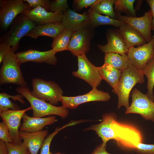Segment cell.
<instances>
[{
    "label": "cell",
    "mask_w": 154,
    "mask_h": 154,
    "mask_svg": "<svg viewBox=\"0 0 154 154\" xmlns=\"http://www.w3.org/2000/svg\"><path fill=\"white\" fill-rule=\"evenodd\" d=\"M86 129L95 131L105 147L111 139L115 140L122 148L128 149H136L138 145L142 143V136L139 130L132 125L119 122L113 113L103 114L102 122Z\"/></svg>",
    "instance_id": "obj_1"
},
{
    "label": "cell",
    "mask_w": 154,
    "mask_h": 154,
    "mask_svg": "<svg viewBox=\"0 0 154 154\" xmlns=\"http://www.w3.org/2000/svg\"><path fill=\"white\" fill-rule=\"evenodd\" d=\"M145 81L142 71L133 66L131 64L129 67L122 72L116 86L112 90L118 97L117 108L122 106L126 109L129 107V98L133 87L137 83L142 84Z\"/></svg>",
    "instance_id": "obj_2"
},
{
    "label": "cell",
    "mask_w": 154,
    "mask_h": 154,
    "mask_svg": "<svg viewBox=\"0 0 154 154\" xmlns=\"http://www.w3.org/2000/svg\"><path fill=\"white\" fill-rule=\"evenodd\" d=\"M17 92L25 97L30 103L33 110V117H43L55 115L65 118L68 115V109L62 106H56L33 96L26 86L16 88Z\"/></svg>",
    "instance_id": "obj_3"
},
{
    "label": "cell",
    "mask_w": 154,
    "mask_h": 154,
    "mask_svg": "<svg viewBox=\"0 0 154 154\" xmlns=\"http://www.w3.org/2000/svg\"><path fill=\"white\" fill-rule=\"evenodd\" d=\"M0 70L1 85L14 84L25 87L27 82L24 79L20 69L21 64L14 52L11 51L5 57Z\"/></svg>",
    "instance_id": "obj_4"
},
{
    "label": "cell",
    "mask_w": 154,
    "mask_h": 154,
    "mask_svg": "<svg viewBox=\"0 0 154 154\" xmlns=\"http://www.w3.org/2000/svg\"><path fill=\"white\" fill-rule=\"evenodd\" d=\"M12 23L10 30L4 36L3 42L8 44L15 52L18 47L21 39L26 36L37 24L23 14L18 15Z\"/></svg>",
    "instance_id": "obj_5"
},
{
    "label": "cell",
    "mask_w": 154,
    "mask_h": 154,
    "mask_svg": "<svg viewBox=\"0 0 154 154\" xmlns=\"http://www.w3.org/2000/svg\"><path fill=\"white\" fill-rule=\"evenodd\" d=\"M32 84L31 93L34 96L54 106L60 101V97L63 92L54 82L34 78L32 80Z\"/></svg>",
    "instance_id": "obj_6"
},
{
    "label": "cell",
    "mask_w": 154,
    "mask_h": 154,
    "mask_svg": "<svg viewBox=\"0 0 154 154\" xmlns=\"http://www.w3.org/2000/svg\"><path fill=\"white\" fill-rule=\"evenodd\" d=\"M131 97V103L125 114H139L145 120L154 122V101L136 88L132 91Z\"/></svg>",
    "instance_id": "obj_7"
},
{
    "label": "cell",
    "mask_w": 154,
    "mask_h": 154,
    "mask_svg": "<svg viewBox=\"0 0 154 154\" xmlns=\"http://www.w3.org/2000/svg\"><path fill=\"white\" fill-rule=\"evenodd\" d=\"M78 69L72 72L74 76L81 79L88 83L92 88H97L102 79L99 72L98 67L92 64L86 54L77 56Z\"/></svg>",
    "instance_id": "obj_8"
},
{
    "label": "cell",
    "mask_w": 154,
    "mask_h": 154,
    "mask_svg": "<svg viewBox=\"0 0 154 154\" xmlns=\"http://www.w3.org/2000/svg\"><path fill=\"white\" fill-rule=\"evenodd\" d=\"M22 0L0 1V23L3 28H7L18 15L31 9Z\"/></svg>",
    "instance_id": "obj_9"
},
{
    "label": "cell",
    "mask_w": 154,
    "mask_h": 154,
    "mask_svg": "<svg viewBox=\"0 0 154 154\" xmlns=\"http://www.w3.org/2000/svg\"><path fill=\"white\" fill-rule=\"evenodd\" d=\"M154 47V35L149 42L137 48H129L127 55L130 64L142 71L148 62L153 58Z\"/></svg>",
    "instance_id": "obj_10"
},
{
    "label": "cell",
    "mask_w": 154,
    "mask_h": 154,
    "mask_svg": "<svg viewBox=\"0 0 154 154\" xmlns=\"http://www.w3.org/2000/svg\"><path fill=\"white\" fill-rule=\"evenodd\" d=\"M110 98L108 92L98 90L97 88H93L90 92L82 95L75 96L62 95L60 98V101L64 107L73 109L83 103L92 101H107Z\"/></svg>",
    "instance_id": "obj_11"
},
{
    "label": "cell",
    "mask_w": 154,
    "mask_h": 154,
    "mask_svg": "<svg viewBox=\"0 0 154 154\" xmlns=\"http://www.w3.org/2000/svg\"><path fill=\"white\" fill-rule=\"evenodd\" d=\"M117 20L121 21L132 27L143 36L146 42H149L152 38L151 33L153 19L151 10L145 13L140 17L123 16L115 13Z\"/></svg>",
    "instance_id": "obj_12"
},
{
    "label": "cell",
    "mask_w": 154,
    "mask_h": 154,
    "mask_svg": "<svg viewBox=\"0 0 154 154\" xmlns=\"http://www.w3.org/2000/svg\"><path fill=\"white\" fill-rule=\"evenodd\" d=\"M31 110H32V108L30 106L24 109L9 110L0 112L1 117L9 129L12 142L22 141L19 131L21 125V121L25 112Z\"/></svg>",
    "instance_id": "obj_13"
},
{
    "label": "cell",
    "mask_w": 154,
    "mask_h": 154,
    "mask_svg": "<svg viewBox=\"0 0 154 154\" xmlns=\"http://www.w3.org/2000/svg\"><path fill=\"white\" fill-rule=\"evenodd\" d=\"M89 28L75 31L71 37L68 48L74 56L86 54L90 48L92 34Z\"/></svg>",
    "instance_id": "obj_14"
},
{
    "label": "cell",
    "mask_w": 154,
    "mask_h": 154,
    "mask_svg": "<svg viewBox=\"0 0 154 154\" xmlns=\"http://www.w3.org/2000/svg\"><path fill=\"white\" fill-rule=\"evenodd\" d=\"M61 23L65 29L73 32L90 27L88 11L80 14L69 9L64 13Z\"/></svg>",
    "instance_id": "obj_15"
},
{
    "label": "cell",
    "mask_w": 154,
    "mask_h": 154,
    "mask_svg": "<svg viewBox=\"0 0 154 154\" xmlns=\"http://www.w3.org/2000/svg\"><path fill=\"white\" fill-rule=\"evenodd\" d=\"M56 53L57 52L52 49L44 51L29 49L18 52L16 54L21 63L33 62L38 63L44 62L54 65L57 61L55 56Z\"/></svg>",
    "instance_id": "obj_16"
},
{
    "label": "cell",
    "mask_w": 154,
    "mask_h": 154,
    "mask_svg": "<svg viewBox=\"0 0 154 154\" xmlns=\"http://www.w3.org/2000/svg\"><path fill=\"white\" fill-rule=\"evenodd\" d=\"M22 14L36 24L40 25L50 23H61L64 12L52 13L38 6L27 9Z\"/></svg>",
    "instance_id": "obj_17"
},
{
    "label": "cell",
    "mask_w": 154,
    "mask_h": 154,
    "mask_svg": "<svg viewBox=\"0 0 154 154\" xmlns=\"http://www.w3.org/2000/svg\"><path fill=\"white\" fill-rule=\"evenodd\" d=\"M107 43L105 45H98V47L102 52L105 53L114 52L121 55L127 54L128 48L127 47L124 40L119 30H111L106 34Z\"/></svg>",
    "instance_id": "obj_18"
},
{
    "label": "cell",
    "mask_w": 154,
    "mask_h": 154,
    "mask_svg": "<svg viewBox=\"0 0 154 154\" xmlns=\"http://www.w3.org/2000/svg\"><path fill=\"white\" fill-rule=\"evenodd\" d=\"M22 119L23 122L19 131L28 132L42 130L45 126L53 124L57 121L55 117L53 115L45 117H37L29 116L25 113Z\"/></svg>",
    "instance_id": "obj_19"
},
{
    "label": "cell",
    "mask_w": 154,
    "mask_h": 154,
    "mask_svg": "<svg viewBox=\"0 0 154 154\" xmlns=\"http://www.w3.org/2000/svg\"><path fill=\"white\" fill-rule=\"evenodd\" d=\"M48 133L47 130L33 132L19 131L20 137L29 150L30 154H37Z\"/></svg>",
    "instance_id": "obj_20"
},
{
    "label": "cell",
    "mask_w": 154,
    "mask_h": 154,
    "mask_svg": "<svg viewBox=\"0 0 154 154\" xmlns=\"http://www.w3.org/2000/svg\"><path fill=\"white\" fill-rule=\"evenodd\" d=\"M65 29L61 23H50L38 25L26 36L35 39L43 36L50 37L54 39Z\"/></svg>",
    "instance_id": "obj_21"
},
{
    "label": "cell",
    "mask_w": 154,
    "mask_h": 154,
    "mask_svg": "<svg viewBox=\"0 0 154 154\" xmlns=\"http://www.w3.org/2000/svg\"><path fill=\"white\" fill-rule=\"evenodd\" d=\"M119 28V31L128 48L135 46H140L146 43V42L141 34L128 24L125 23Z\"/></svg>",
    "instance_id": "obj_22"
},
{
    "label": "cell",
    "mask_w": 154,
    "mask_h": 154,
    "mask_svg": "<svg viewBox=\"0 0 154 154\" xmlns=\"http://www.w3.org/2000/svg\"><path fill=\"white\" fill-rule=\"evenodd\" d=\"M99 74L102 80L106 81L113 88L117 85L121 76L122 71L111 65L105 63L98 67Z\"/></svg>",
    "instance_id": "obj_23"
},
{
    "label": "cell",
    "mask_w": 154,
    "mask_h": 154,
    "mask_svg": "<svg viewBox=\"0 0 154 154\" xmlns=\"http://www.w3.org/2000/svg\"><path fill=\"white\" fill-rule=\"evenodd\" d=\"M87 11L90 19V27L95 28L105 25H112L119 27L125 23L121 21L111 18L108 16L98 14L90 9Z\"/></svg>",
    "instance_id": "obj_24"
},
{
    "label": "cell",
    "mask_w": 154,
    "mask_h": 154,
    "mask_svg": "<svg viewBox=\"0 0 154 154\" xmlns=\"http://www.w3.org/2000/svg\"><path fill=\"white\" fill-rule=\"evenodd\" d=\"M104 63L109 64L122 72L127 68L130 64L126 54L121 55L114 52L105 53Z\"/></svg>",
    "instance_id": "obj_25"
},
{
    "label": "cell",
    "mask_w": 154,
    "mask_h": 154,
    "mask_svg": "<svg viewBox=\"0 0 154 154\" xmlns=\"http://www.w3.org/2000/svg\"><path fill=\"white\" fill-rule=\"evenodd\" d=\"M23 96L19 94L15 96L10 95L4 92L0 93V112L9 110H18L19 107L10 99L11 98L14 101H18L21 103L24 104L25 101L23 99Z\"/></svg>",
    "instance_id": "obj_26"
},
{
    "label": "cell",
    "mask_w": 154,
    "mask_h": 154,
    "mask_svg": "<svg viewBox=\"0 0 154 154\" xmlns=\"http://www.w3.org/2000/svg\"><path fill=\"white\" fill-rule=\"evenodd\" d=\"M115 0H97L90 9L97 13L103 14L114 19L116 14L113 7Z\"/></svg>",
    "instance_id": "obj_27"
},
{
    "label": "cell",
    "mask_w": 154,
    "mask_h": 154,
    "mask_svg": "<svg viewBox=\"0 0 154 154\" xmlns=\"http://www.w3.org/2000/svg\"><path fill=\"white\" fill-rule=\"evenodd\" d=\"M73 33L66 29L64 30L53 39L51 44L52 49L57 52L68 50L70 40Z\"/></svg>",
    "instance_id": "obj_28"
},
{
    "label": "cell",
    "mask_w": 154,
    "mask_h": 154,
    "mask_svg": "<svg viewBox=\"0 0 154 154\" xmlns=\"http://www.w3.org/2000/svg\"><path fill=\"white\" fill-rule=\"evenodd\" d=\"M147 79L146 94L148 97L154 101L153 89L154 87V58L149 61L142 71Z\"/></svg>",
    "instance_id": "obj_29"
},
{
    "label": "cell",
    "mask_w": 154,
    "mask_h": 154,
    "mask_svg": "<svg viewBox=\"0 0 154 154\" xmlns=\"http://www.w3.org/2000/svg\"><path fill=\"white\" fill-rule=\"evenodd\" d=\"M135 0H115L114 5L115 10L118 13L123 12L136 17V11L133 7Z\"/></svg>",
    "instance_id": "obj_30"
},
{
    "label": "cell",
    "mask_w": 154,
    "mask_h": 154,
    "mask_svg": "<svg viewBox=\"0 0 154 154\" xmlns=\"http://www.w3.org/2000/svg\"><path fill=\"white\" fill-rule=\"evenodd\" d=\"M74 123L72 122L69 123L61 127H57L54 131L46 136L44 141L40 148V154H49L50 147L52 141L54 136L60 130L67 127L73 125Z\"/></svg>",
    "instance_id": "obj_31"
},
{
    "label": "cell",
    "mask_w": 154,
    "mask_h": 154,
    "mask_svg": "<svg viewBox=\"0 0 154 154\" xmlns=\"http://www.w3.org/2000/svg\"><path fill=\"white\" fill-rule=\"evenodd\" d=\"M5 143L8 154H30L29 150L22 141Z\"/></svg>",
    "instance_id": "obj_32"
},
{
    "label": "cell",
    "mask_w": 154,
    "mask_h": 154,
    "mask_svg": "<svg viewBox=\"0 0 154 154\" xmlns=\"http://www.w3.org/2000/svg\"><path fill=\"white\" fill-rule=\"evenodd\" d=\"M68 9L67 0H55L51 2L50 12L53 13L59 11L64 13Z\"/></svg>",
    "instance_id": "obj_33"
},
{
    "label": "cell",
    "mask_w": 154,
    "mask_h": 154,
    "mask_svg": "<svg viewBox=\"0 0 154 154\" xmlns=\"http://www.w3.org/2000/svg\"><path fill=\"white\" fill-rule=\"evenodd\" d=\"M26 2L30 7L33 8L38 6L41 7L50 12L51 2L48 0H23Z\"/></svg>",
    "instance_id": "obj_34"
},
{
    "label": "cell",
    "mask_w": 154,
    "mask_h": 154,
    "mask_svg": "<svg viewBox=\"0 0 154 154\" xmlns=\"http://www.w3.org/2000/svg\"><path fill=\"white\" fill-rule=\"evenodd\" d=\"M0 139L5 143L12 142L9 129L3 121L0 123Z\"/></svg>",
    "instance_id": "obj_35"
},
{
    "label": "cell",
    "mask_w": 154,
    "mask_h": 154,
    "mask_svg": "<svg viewBox=\"0 0 154 154\" xmlns=\"http://www.w3.org/2000/svg\"><path fill=\"white\" fill-rule=\"evenodd\" d=\"M97 0H74L73 2V6L75 10L80 11L85 7L91 6Z\"/></svg>",
    "instance_id": "obj_36"
},
{
    "label": "cell",
    "mask_w": 154,
    "mask_h": 154,
    "mask_svg": "<svg viewBox=\"0 0 154 154\" xmlns=\"http://www.w3.org/2000/svg\"><path fill=\"white\" fill-rule=\"evenodd\" d=\"M139 154H154V144L139 143L135 149Z\"/></svg>",
    "instance_id": "obj_37"
},
{
    "label": "cell",
    "mask_w": 154,
    "mask_h": 154,
    "mask_svg": "<svg viewBox=\"0 0 154 154\" xmlns=\"http://www.w3.org/2000/svg\"><path fill=\"white\" fill-rule=\"evenodd\" d=\"M13 51L11 47L7 43L2 42L0 44V63H1L5 56Z\"/></svg>",
    "instance_id": "obj_38"
},
{
    "label": "cell",
    "mask_w": 154,
    "mask_h": 154,
    "mask_svg": "<svg viewBox=\"0 0 154 154\" xmlns=\"http://www.w3.org/2000/svg\"><path fill=\"white\" fill-rule=\"evenodd\" d=\"M92 154H111L107 151L106 147L104 146L101 144L94 151Z\"/></svg>",
    "instance_id": "obj_39"
},
{
    "label": "cell",
    "mask_w": 154,
    "mask_h": 154,
    "mask_svg": "<svg viewBox=\"0 0 154 154\" xmlns=\"http://www.w3.org/2000/svg\"><path fill=\"white\" fill-rule=\"evenodd\" d=\"M145 1L150 6L152 13L153 19L151 29L154 31V0H146Z\"/></svg>",
    "instance_id": "obj_40"
},
{
    "label": "cell",
    "mask_w": 154,
    "mask_h": 154,
    "mask_svg": "<svg viewBox=\"0 0 154 154\" xmlns=\"http://www.w3.org/2000/svg\"><path fill=\"white\" fill-rule=\"evenodd\" d=\"M0 154H8L5 143L0 140Z\"/></svg>",
    "instance_id": "obj_41"
},
{
    "label": "cell",
    "mask_w": 154,
    "mask_h": 154,
    "mask_svg": "<svg viewBox=\"0 0 154 154\" xmlns=\"http://www.w3.org/2000/svg\"><path fill=\"white\" fill-rule=\"evenodd\" d=\"M52 154H64L63 153H55L54 154L52 153Z\"/></svg>",
    "instance_id": "obj_42"
},
{
    "label": "cell",
    "mask_w": 154,
    "mask_h": 154,
    "mask_svg": "<svg viewBox=\"0 0 154 154\" xmlns=\"http://www.w3.org/2000/svg\"><path fill=\"white\" fill-rule=\"evenodd\" d=\"M153 58H154V54H153Z\"/></svg>",
    "instance_id": "obj_43"
}]
</instances>
